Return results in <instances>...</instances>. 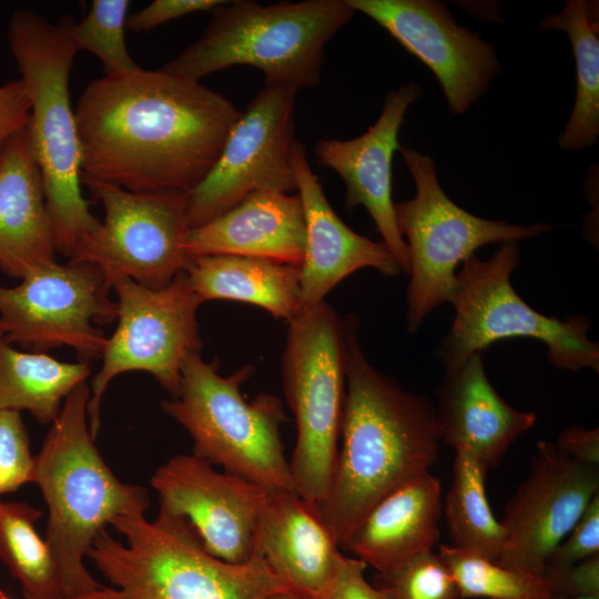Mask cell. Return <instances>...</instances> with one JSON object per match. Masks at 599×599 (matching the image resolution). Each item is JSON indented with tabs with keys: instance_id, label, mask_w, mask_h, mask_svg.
<instances>
[{
	"instance_id": "6da1fadb",
	"label": "cell",
	"mask_w": 599,
	"mask_h": 599,
	"mask_svg": "<svg viewBox=\"0 0 599 599\" xmlns=\"http://www.w3.org/2000/svg\"><path fill=\"white\" fill-rule=\"evenodd\" d=\"M241 113L200 81L161 69L105 75L74 111L81 182L187 192L212 170Z\"/></svg>"
},
{
	"instance_id": "7a4b0ae2",
	"label": "cell",
	"mask_w": 599,
	"mask_h": 599,
	"mask_svg": "<svg viewBox=\"0 0 599 599\" xmlns=\"http://www.w3.org/2000/svg\"><path fill=\"white\" fill-rule=\"evenodd\" d=\"M347 321L346 397L338 448L319 516L341 550L386 495L429 471L439 453L436 408L377 370Z\"/></svg>"
},
{
	"instance_id": "3957f363",
	"label": "cell",
	"mask_w": 599,
	"mask_h": 599,
	"mask_svg": "<svg viewBox=\"0 0 599 599\" xmlns=\"http://www.w3.org/2000/svg\"><path fill=\"white\" fill-rule=\"evenodd\" d=\"M126 544L100 532L87 557L111 583L74 599H265L293 591L255 550L234 565L210 555L190 522L160 508L154 520L125 514L110 524Z\"/></svg>"
},
{
	"instance_id": "277c9868",
	"label": "cell",
	"mask_w": 599,
	"mask_h": 599,
	"mask_svg": "<svg viewBox=\"0 0 599 599\" xmlns=\"http://www.w3.org/2000/svg\"><path fill=\"white\" fill-rule=\"evenodd\" d=\"M90 387L79 384L64 399L35 456L32 483L47 504L45 542L58 567L65 599L102 587L83 558L106 525L125 514H144L148 490L120 481L94 445L87 406Z\"/></svg>"
},
{
	"instance_id": "5b68a950",
	"label": "cell",
	"mask_w": 599,
	"mask_h": 599,
	"mask_svg": "<svg viewBox=\"0 0 599 599\" xmlns=\"http://www.w3.org/2000/svg\"><path fill=\"white\" fill-rule=\"evenodd\" d=\"M69 19L51 23L29 10H16L8 40L29 101L28 129L38 161L57 252L71 257L82 237L100 222L81 194V151L69 95L70 71L79 51Z\"/></svg>"
},
{
	"instance_id": "8992f818",
	"label": "cell",
	"mask_w": 599,
	"mask_h": 599,
	"mask_svg": "<svg viewBox=\"0 0 599 599\" xmlns=\"http://www.w3.org/2000/svg\"><path fill=\"white\" fill-rule=\"evenodd\" d=\"M355 14L346 0L225 2L203 35L161 70L196 80L231 68L260 69L265 84L316 87L326 43Z\"/></svg>"
},
{
	"instance_id": "52a82bcc",
	"label": "cell",
	"mask_w": 599,
	"mask_h": 599,
	"mask_svg": "<svg viewBox=\"0 0 599 599\" xmlns=\"http://www.w3.org/2000/svg\"><path fill=\"white\" fill-rule=\"evenodd\" d=\"M217 367L200 352L187 354L179 394L161 408L190 434L195 456L266 490L295 491L280 432L287 420L282 400L266 393L245 400L241 385L253 366L226 377Z\"/></svg>"
},
{
	"instance_id": "ba28073f",
	"label": "cell",
	"mask_w": 599,
	"mask_h": 599,
	"mask_svg": "<svg viewBox=\"0 0 599 599\" xmlns=\"http://www.w3.org/2000/svg\"><path fill=\"white\" fill-rule=\"evenodd\" d=\"M282 383L296 423L288 460L294 490L318 508L338 451L346 397L347 321L325 301L288 321Z\"/></svg>"
},
{
	"instance_id": "9c48e42d",
	"label": "cell",
	"mask_w": 599,
	"mask_h": 599,
	"mask_svg": "<svg viewBox=\"0 0 599 599\" xmlns=\"http://www.w3.org/2000/svg\"><path fill=\"white\" fill-rule=\"evenodd\" d=\"M519 256L517 241L504 242L489 260L474 254L456 273L450 301L456 315L439 352L446 370L498 341L530 337L546 344L548 361L555 367L598 373L599 345L588 337V318L578 315L561 321L540 314L514 290L510 276Z\"/></svg>"
},
{
	"instance_id": "30bf717a",
	"label": "cell",
	"mask_w": 599,
	"mask_h": 599,
	"mask_svg": "<svg viewBox=\"0 0 599 599\" xmlns=\"http://www.w3.org/2000/svg\"><path fill=\"white\" fill-rule=\"evenodd\" d=\"M398 150L416 187L413 199L394 205L398 231L407 238L410 281L406 325L414 333L434 308L451 301L456 267L477 248L531 238L552 226L516 225L476 216L444 192L433 158L405 145Z\"/></svg>"
},
{
	"instance_id": "8fae6325",
	"label": "cell",
	"mask_w": 599,
	"mask_h": 599,
	"mask_svg": "<svg viewBox=\"0 0 599 599\" xmlns=\"http://www.w3.org/2000/svg\"><path fill=\"white\" fill-rule=\"evenodd\" d=\"M111 288L118 296L119 322L108 338L101 369L91 380L87 414L93 438L101 425L102 396L116 375L132 370L150 373L175 398L185 356L200 352L202 346L196 321L202 303L185 271L158 290L128 277L115 280Z\"/></svg>"
},
{
	"instance_id": "7c38bea8",
	"label": "cell",
	"mask_w": 599,
	"mask_h": 599,
	"mask_svg": "<svg viewBox=\"0 0 599 599\" xmlns=\"http://www.w3.org/2000/svg\"><path fill=\"white\" fill-rule=\"evenodd\" d=\"M105 212L104 222L78 243L69 261L95 265L110 286L121 277L166 286L186 271L190 225L185 192H132L99 181L83 182Z\"/></svg>"
},
{
	"instance_id": "4fadbf2b",
	"label": "cell",
	"mask_w": 599,
	"mask_h": 599,
	"mask_svg": "<svg viewBox=\"0 0 599 599\" xmlns=\"http://www.w3.org/2000/svg\"><path fill=\"white\" fill-rule=\"evenodd\" d=\"M14 287L0 285V335L34 353L69 346L81 361L102 357L108 338L94 325L118 318L102 272L90 263L52 262Z\"/></svg>"
},
{
	"instance_id": "5bb4252c",
	"label": "cell",
	"mask_w": 599,
	"mask_h": 599,
	"mask_svg": "<svg viewBox=\"0 0 599 599\" xmlns=\"http://www.w3.org/2000/svg\"><path fill=\"white\" fill-rule=\"evenodd\" d=\"M296 92L265 84L242 111L212 170L184 193L190 229L220 216L253 192L297 190L291 164Z\"/></svg>"
},
{
	"instance_id": "9a60e30c",
	"label": "cell",
	"mask_w": 599,
	"mask_h": 599,
	"mask_svg": "<svg viewBox=\"0 0 599 599\" xmlns=\"http://www.w3.org/2000/svg\"><path fill=\"white\" fill-rule=\"evenodd\" d=\"M598 490L599 466L573 460L554 443L539 440L527 477L505 507L500 522L506 537L496 562L542 575L548 557Z\"/></svg>"
},
{
	"instance_id": "2e32d148",
	"label": "cell",
	"mask_w": 599,
	"mask_h": 599,
	"mask_svg": "<svg viewBox=\"0 0 599 599\" xmlns=\"http://www.w3.org/2000/svg\"><path fill=\"white\" fill-rule=\"evenodd\" d=\"M383 27L437 78L449 111L461 115L499 72L495 47L458 24L436 0H346Z\"/></svg>"
},
{
	"instance_id": "e0dca14e",
	"label": "cell",
	"mask_w": 599,
	"mask_h": 599,
	"mask_svg": "<svg viewBox=\"0 0 599 599\" xmlns=\"http://www.w3.org/2000/svg\"><path fill=\"white\" fill-rule=\"evenodd\" d=\"M150 483L160 508L184 517L210 555L234 565L253 558L257 521L270 490L217 471L194 454L170 458Z\"/></svg>"
},
{
	"instance_id": "ac0fdd59",
	"label": "cell",
	"mask_w": 599,
	"mask_h": 599,
	"mask_svg": "<svg viewBox=\"0 0 599 599\" xmlns=\"http://www.w3.org/2000/svg\"><path fill=\"white\" fill-rule=\"evenodd\" d=\"M422 94L418 83H405L390 90L376 122L354 139H321L314 150L319 164L335 171L346 189L345 206H364L374 221L383 242L409 272L408 250L395 220L392 196V163L399 148L398 133L405 114Z\"/></svg>"
},
{
	"instance_id": "d6986e66",
	"label": "cell",
	"mask_w": 599,
	"mask_h": 599,
	"mask_svg": "<svg viewBox=\"0 0 599 599\" xmlns=\"http://www.w3.org/2000/svg\"><path fill=\"white\" fill-rule=\"evenodd\" d=\"M291 164L301 199L306 238L300 265L301 308L325 301V296L349 274L376 268L396 276L403 270L385 243L373 241L347 226L331 206L313 172L304 146L295 141Z\"/></svg>"
},
{
	"instance_id": "ffe728a7",
	"label": "cell",
	"mask_w": 599,
	"mask_h": 599,
	"mask_svg": "<svg viewBox=\"0 0 599 599\" xmlns=\"http://www.w3.org/2000/svg\"><path fill=\"white\" fill-rule=\"evenodd\" d=\"M255 550L302 599H319L331 590L343 557L318 508L293 490L268 491Z\"/></svg>"
},
{
	"instance_id": "44dd1931",
	"label": "cell",
	"mask_w": 599,
	"mask_h": 599,
	"mask_svg": "<svg viewBox=\"0 0 599 599\" xmlns=\"http://www.w3.org/2000/svg\"><path fill=\"white\" fill-rule=\"evenodd\" d=\"M440 440L475 455L495 469L510 445L536 423V415L511 407L490 384L481 353L446 370L436 390Z\"/></svg>"
},
{
	"instance_id": "7402d4cb",
	"label": "cell",
	"mask_w": 599,
	"mask_h": 599,
	"mask_svg": "<svg viewBox=\"0 0 599 599\" xmlns=\"http://www.w3.org/2000/svg\"><path fill=\"white\" fill-rule=\"evenodd\" d=\"M55 236L28 125L0 149V270L23 278L55 262Z\"/></svg>"
},
{
	"instance_id": "603a6c76",
	"label": "cell",
	"mask_w": 599,
	"mask_h": 599,
	"mask_svg": "<svg viewBox=\"0 0 599 599\" xmlns=\"http://www.w3.org/2000/svg\"><path fill=\"white\" fill-rule=\"evenodd\" d=\"M305 219L298 194L258 191L212 221L190 229V257L240 255L301 265Z\"/></svg>"
},
{
	"instance_id": "cb8c5ba5",
	"label": "cell",
	"mask_w": 599,
	"mask_h": 599,
	"mask_svg": "<svg viewBox=\"0 0 599 599\" xmlns=\"http://www.w3.org/2000/svg\"><path fill=\"white\" fill-rule=\"evenodd\" d=\"M441 486L426 471L382 498L364 517L346 551L377 572L433 550L439 540Z\"/></svg>"
},
{
	"instance_id": "d4e9b609",
	"label": "cell",
	"mask_w": 599,
	"mask_h": 599,
	"mask_svg": "<svg viewBox=\"0 0 599 599\" xmlns=\"http://www.w3.org/2000/svg\"><path fill=\"white\" fill-rule=\"evenodd\" d=\"M186 275L201 303L229 300L291 321L301 309L300 265L240 255L191 257Z\"/></svg>"
},
{
	"instance_id": "484cf974",
	"label": "cell",
	"mask_w": 599,
	"mask_h": 599,
	"mask_svg": "<svg viewBox=\"0 0 599 599\" xmlns=\"http://www.w3.org/2000/svg\"><path fill=\"white\" fill-rule=\"evenodd\" d=\"M540 28L564 31L576 62L575 104L558 145L565 150L590 148L599 136L598 2L568 0L560 12L545 17Z\"/></svg>"
},
{
	"instance_id": "4316f807",
	"label": "cell",
	"mask_w": 599,
	"mask_h": 599,
	"mask_svg": "<svg viewBox=\"0 0 599 599\" xmlns=\"http://www.w3.org/2000/svg\"><path fill=\"white\" fill-rule=\"evenodd\" d=\"M91 370L87 361L64 363L45 353L17 351L0 335V413L28 410L41 425H51Z\"/></svg>"
},
{
	"instance_id": "83f0119b",
	"label": "cell",
	"mask_w": 599,
	"mask_h": 599,
	"mask_svg": "<svg viewBox=\"0 0 599 599\" xmlns=\"http://www.w3.org/2000/svg\"><path fill=\"white\" fill-rule=\"evenodd\" d=\"M487 473L475 455L465 449L455 450L445 516L453 547L496 561L502 551L506 535L486 495Z\"/></svg>"
},
{
	"instance_id": "f1b7e54d",
	"label": "cell",
	"mask_w": 599,
	"mask_h": 599,
	"mask_svg": "<svg viewBox=\"0 0 599 599\" xmlns=\"http://www.w3.org/2000/svg\"><path fill=\"white\" fill-rule=\"evenodd\" d=\"M41 515L27 502L0 500V560L26 599H65L52 554L34 528Z\"/></svg>"
},
{
	"instance_id": "f546056e",
	"label": "cell",
	"mask_w": 599,
	"mask_h": 599,
	"mask_svg": "<svg viewBox=\"0 0 599 599\" xmlns=\"http://www.w3.org/2000/svg\"><path fill=\"white\" fill-rule=\"evenodd\" d=\"M438 556L460 599H544L552 595L542 575L498 565L477 552L440 545Z\"/></svg>"
},
{
	"instance_id": "4dcf8cb0",
	"label": "cell",
	"mask_w": 599,
	"mask_h": 599,
	"mask_svg": "<svg viewBox=\"0 0 599 599\" xmlns=\"http://www.w3.org/2000/svg\"><path fill=\"white\" fill-rule=\"evenodd\" d=\"M128 0H94L79 23L69 19V33L78 50L93 53L106 75H122L140 69L131 58L124 38Z\"/></svg>"
},
{
	"instance_id": "1f68e13d",
	"label": "cell",
	"mask_w": 599,
	"mask_h": 599,
	"mask_svg": "<svg viewBox=\"0 0 599 599\" xmlns=\"http://www.w3.org/2000/svg\"><path fill=\"white\" fill-rule=\"evenodd\" d=\"M374 586L387 599H460L450 572L434 550L377 572Z\"/></svg>"
},
{
	"instance_id": "d6a6232c",
	"label": "cell",
	"mask_w": 599,
	"mask_h": 599,
	"mask_svg": "<svg viewBox=\"0 0 599 599\" xmlns=\"http://www.w3.org/2000/svg\"><path fill=\"white\" fill-rule=\"evenodd\" d=\"M35 456L20 412L0 413V495L32 483Z\"/></svg>"
},
{
	"instance_id": "836d02e7",
	"label": "cell",
	"mask_w": 599,
	"mask_h": 599,
	"mask_svg": "<svg viewBox=\"0 0 599 599\" xmlns=\"http://www.w3.org/2000/svg\"><path fill=\"white\" fill-rule=\"evenodd\" d=\"M599 554V494L548 557L545 568H561ZM544 568V569H545Z\"/></svg>"
},
{
	"instance_id": "e575fe53",
	"label": "cell",
	"mask_w": 599,
	"mask_h": 599,
	"mask_svg": "<svg viewBox=\"0 0 599 599\" xmlns=\"http://www.w3.org/2000/svg\"><path fill=\"white\" fill-rule=\"evenodd\" d=\"M552 595L599 597V554L561 568H545Z\"/></svg>"
},
{
	"instance_id": "d590c367",
	"label": "cell",
	"mask_w": 599,
	"mask_h": 599,
	"mask_svg": "<svg viewBox=\"0 0 599 599\" xmlns=\"http://www.w3.org/2000/svg\"><path fill=\"white\" fill-rule=\"evenodd\" d=\"M222 0H155L126 18L131 32L149 31L172 19L199 11H213L224 4Z\"/></svg>"
},
{
	"instance_id": "8d00e7d4",
	"label": "cell",
	"mask_w": 599,
	"mask_h": 599,
	"mask_svg": "<svg viewBox=\"0 0 599 599\" xmlns=\"http://www.w3.org/2000/svg\"><path fill=\"white\" fill-rule=\"evenodd\" d=\"M366 564L343 555L331 590L319 599H387L365 578Z\"/></svg>"
},
{
	"instance_id": "74e56055",
	"label": "cell",
	"mask_w": 599,
	"mask_h": 599,
	"mask_svg": "<svg viewBox=\"0 0 599 599\" xmlns=\"http://www.w3.org/2000/svg\"><path fill=\"white\" fill-rule=\"evenodd\" d=\"M30 119V101L21 80L0 85V149L6 141L23 130Z\"/></svg>"
},
{
	"instance_id": "f35d334b",
	"label": "cell",
	"mask_w": 599,
	"mask_h": 599,
	"mask_svg": "<svg viewBox=\"0 0 599 599\" xmlns=\"http://www.w3.org/2000/svg\"><path fill=\"white\" fill-rule=\"evenodd\" d=\"M555 447L565 456L586 465L599 466V429L572 425L558 433Z\"/></svg>"
},
{
	"instance_id": "ab89813d",
	"label": "cell",
	"mask_w": 599,
	"mask_h": 599,
	"mask_svg": "<svg viewBox=\"0 0 599 599\" xmlns=\"http://www.w3.org/2000/svg\"><path fill=\"white\" fill-rule=\"evenodd\" d=\"M265 599H302L293 591H280L267 596Z\"/></svg>"
},
{
	"instance_id": "60d3db41",
	"label": "cell",
	"mask_w": 599,
	"mask_h": 599,
	"mask_svg": "<svg viewBox=\"0 0 599 599\" xmlns=\"http://www.w3.org/2000/svg\"><path fill=\"white\" fill-rule=\"evenodd\" d=\"M544 599H599V597H588V596L570 597V596H561V595H551Z\"/></svg>"
},
{
	"instance_id": "b9f144b4",
	"label": "cell",
	"mask_w": 599,
	"mask_h": 599,
	"mask_svg": "<svg viewBox=\"0 0 599 599\" xmlns=\"http://www.w3.org/2000/svg\"><path fill=\"white\" fill-rule=\"evenodd\" d=\"M0 599H12L0 588Z\"/></svg>"
}]
</instances>
